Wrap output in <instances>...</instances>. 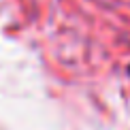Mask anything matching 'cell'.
Returning a JSON list of instances; mask_svg holds the SVG:
<instances>
[{
    "label": "cell",
    "instance_id": "1",
    "mask_svg": "<svg viewBox=\"0 0 130 130\" xmlns=\"http://www.w3.org/2000/svg\"><path fill=\"white\" fill-rule=\"evenodd\" d=\"M128 75H130V66H128Z\"/></svg>",
    "mask_w": 130,
    "mask_h": 130
}]
</instances>
